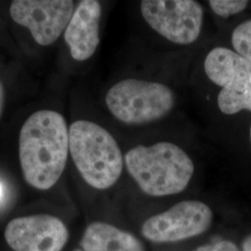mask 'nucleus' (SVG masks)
<instances>
[{
    "mask_svg": "<svg viewBox=\"0 0 251 251\" xmlns=\"http://www.w3.org/2000/svg\"><path fill=\"white\" fill-rule=\"evenodd\" d=\"M69 152V129L64 117L40 110L28 117L19 138L20 164L28 184L46 191L63 175Z\"/></svg>",
    "mask_w": 251,
    "mask_h": 251,
    "instance_id": "obj_1",
    "label": "nucleus"
},
{
    "mask_svg": "<svg viewBox=\"0 0 251 251\" xmlns=\"http://www.w3.org/2000/svg\"><path fill=\"white\" fill-rule=\"evenodd\" d=\"M124 162L140 189L155 198L181 193L195 172L194 162L188 153L170 142L137 145L126 152Z\"/></svg>",
    "mask_w": 251,
    "mask_h": 251,
    "instance_id": "obj_2",
    "label": "nucleus"
},
{
    "mask_svg": "<svg viewBox=\"0 0 251 251\" xmlns=\"http://www.w3.org/2000/svg\"><path fill=\"white\" fill-rule=\"evenodd\" d=\"M69 152L82 178L93 188H110L122 174L125 162L119 145L94 122L77 120L70 126Z\"/></svg>",
    "mask_w": 251,
    "mask_h": 251,
    "instance_id": "obj_3",
    "label": "nucleus"
},
{
    "mask_svg": "<svg viewBox=\"0 0 251 251\" xmlns=\"http://www.w3.org/2000/svg\"><path fill=\"white\" fill-rule=\"evenodd\" d=\"M175 93L163 83L126 78L108 90V110L126 125L150 124L167 117L175 106Z\"/></svg>",
    "mask_w": 251,
    "mask_h": 251,
    "instance_id": "obj_4",
    "label": "nucleus"
},
{
    "mask_svg": "<svg viewBox=\"0 0 251 251\" xmlns=\"http://www.w3.org/2000/svg\"><path fill=\"white\" fill-rule=\"evenodd\" d=\"M204 69L212 83L221 87L218 106L225 115L251 111V63L230 49L217 47L205 59Z\"/></svg>",
    "mask_w": 251,
    "mask_h": 251,
    "instance_id": "obj_5",
    "label": "nucleus"
},
{
    "mask_svg": "<svg viewBox=\"0 0 251 251\" xmlns=\"http://www.w3.org/2000/svg\"><path fill=\"white\" fill-rule=\"evenodd\" d=\"M141 13L154 32L174 44H193L201 35L204 9L198 1L144 0Z\"/></svg>",
    "mask_w": 251,
    "mask_h": 251,
    "instance_id": "obj_6",
    "label": "nucleus"
},
{
    "mask_svg": "<svg viewBox=\"0 0 251 251\" xmlns=\"http://www.w3.org/2000/svg\"><path fill=\"white\" fill-rule=\"evenodd\" d=\"M212 220V210L206 204L184 200L145 221L142 234L152 242H179L205 233Z\"/></svg>",
    "mask_w": 251,
    "mask_h": 251,
    "instance_id": "obj_7",
    "label": "nucleus"
},
{
    "mask_svg": "<svg viewBox=\"0 0 251 251\" xmlns=\"http://www.w3.org/2000/svg\"><path fill=\"white\" fill-rule=\"evenodd\" d=\"M9 13L12 20L29 29L37 44L50 46L65 31L74 14L71 0H15Z\"/></svg>",
    "mask_w": 251,
    "mask_h": 251,
    "instance_id": "obj_8",
    "label": "nucleus"
},
{
    "mask_svg": "<svg viewBox=\"0 0 251 251\" xmlns=\"http://www.w3.org/2000/svg\"><path fill=\"white\" fill-rule=\"evenodd\" d=\"M4 237L13 251H62L69 233L59 218L37 214L10 221L5 228Z\"/></svg>",
    "mask_w": 251,
    "mask_h": 251,
    "instance_id": "obj_9",
    "label": "nucleus"
},
{
    "mask_svg": "<svg viewBox=\"0 0 251 251\" xmlns=\"http://www.w3.org/2000/svg\"><path fill=\"white\" fill-rule=\"evenodd\" d=\"M101 6L96 0H83L74 11L64 31V39L73 59L89 60L100 44V21Z\"/></svg>",
    "mask_w": 251,
    "mask_h": 251,
    "instance_id": "obj_10",
    "label": "nucleus"
},
{
    "mask_svg": "<svg viewBox=\"0 0 251 251\" xmlns=\"http://www.w3.org/2000/svg\"><path fill=\"white\" fill-rule=\"evenodd\" d=\"M81 247L83 251H144V246L133 234L100 222L87 227Z\"/></svg>",
    "mask_w": 251,
    "mask_h": 251,
    "instance_id": "obj_11",
    "label": "nucleus"
},
{
    "mask_svg": "<svg viewBox=\"0 0 251 251\" xmlns=\"http://www.w3.org/2000/svg\"><path fill=\"white\" fill-rule=\"evenodd\" d=\"M234 51L251 63V19L239 25L232 34Z\"/></svg>",
    "mask_w": 251,
    "mask_h": 251,
    "instance_id": "obj_12",
    "label": "nucleus"
},
{
    "mask_svg": "<svg viewBox=\"0 0 251 251\" xmlns=\"http://www.w3.org/2000/svg\"><path fill=\"white\" fill-rule=\"evenodd\" d=\"M249 2L242 0H210L208 5L218 16L228 18L237 14L248 7Z\"/></svg>",
    "mask_w": 251,
    "mask_h": 251,
    "instance_id": "obj_13",
    "label": "nucleus"
},
{
    "mask_svg": "<svg viewBox=\"0 0 251 251\" xmlns=\"http://www.w3.org/2000/svg\"><path fill=\"white\" fill-rule=\"evenodd\" d=\"M193 251H240L237 246L231 241H219L201 246Z\"/></svg>",
    "mask_w": 251,
    "mask_h": 251,
    "instance_id": "obj_14",
    "label": "nucleus"
},
{
    "mask_svg": "<svg viewBox=\"0 0 251 251\" xmlns=\"http://www.w3.org/2000/svg\"><path fill=\"white\" fill-rule=\"evenodd\" d=\"M4 103H5V91H4L3 85H2V83L0 81V117H1L2 112H3Z\"/></svg>",
    "mask_w": 251,
    "mask_h": 251,
    "instance_id": "obj_15",
    "label": "nucleus"
},
{
    "mask_svg": "<svg viewBox=\"0 0 251 251\" xmlns=\"http://www.w3.org/2000/svg\"><path fill=\"white\" fill-rule=\"evenodd\" d=\"M243 251H251V234L244 240Z\"/></svg>",
    "mask_w": 251,
    "mask_h": 251,
    "instance_id": "obj_16",
    "label": "nucleus"
},
{
    "mask_svg": "<svg viewBox=\"0 0 251 251\" xmlns=\"http://www.w3.org/2000/svg\"><path fill=\"white\" fill-rule=\"evenodd\" d=\"M2 193H3V189H2V185L0 184V198H1V196H2Z\"/></svg>",
    "mask_w": 251,
    "mask_h": 251,
    "instance_id": "obj_17",
    "label": "nucleus"
},
{
    "mask_svg": "<svg viewBox=\"0 0 251 251\" xmlns=\"http://www.w3.org/2000/svg\"></svg>",
    "mask_w": 251,
    "mask_h": 251,
    "instance_id": "obj_18",
    "label": "nucleus"
},
{
    "mask_svg": "<svg viewBox=\"0 0 251 251\" xmlns=\"http://www.w3.org/2000/svg\"></svg>",
    "mask_w": 251,
    "mask_h": 251,
    "instance_id": "obj_19",
    "label": "nucleus"
}]
</instances>
